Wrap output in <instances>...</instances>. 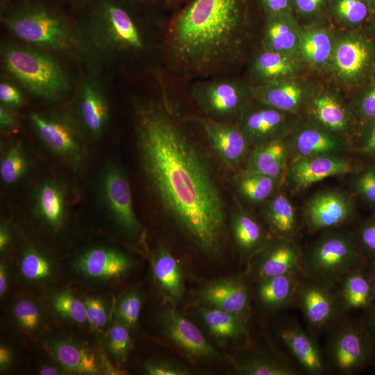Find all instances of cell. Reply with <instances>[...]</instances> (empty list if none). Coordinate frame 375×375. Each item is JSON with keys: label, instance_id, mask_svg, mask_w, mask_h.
I'll return each instance as SVG.
<instances>
[{"label": "cell", "instance_id": "cell-1", "mask_svg": "<svg viewBox=\"0 0 375 375\" xmlns=\"http://www.w3.org/2000/svg\"><path fill=\"white\" fill-rule=\"evenodd\" d=\"M135 144L147 187L165 213L203 253L217 256L226 212L214 167L165 92L133 106Z\"/></svg>", "mask_w": 375, "mask_h": 375}, {"label": "cell", "instance_id": "cell-2", "mask_svg": "<svg viewBox=\"0 0 375 375\" xmlns=\"http://www.w3.org/2000/svg\"><path fill=\"white\" fill-rule=\"evenodd\" d=\"M240 24L238 0H193L169 30L171 55L186 70L220 67L238 47Z\"/></svg>", "mask_w": 375, "mask_h": 375}, {"label": "cell", "instance_id": "cell-3", "mask_svg": "<svg viewBox=\"0 0 375 375\" xmlns=\"http://www.w3.org/2000/svg\"><path fill=\"white\" fill-rule=\"evenodd\" d=\"M123 0H86L77 8L80 51L97 67H109L123 57L142 53L145 36Z\"/></svg>", "mask_w": 375, "mask_h": 375}, {"label": "cell", "instance_id": "cell-4", "mask_svg": "<svg viewBox=\"0 0 375 375\" xmlns=\"http://www.w3.org/2000/svg\"><path fill=\"white\" fill-rule=\"evenodd\" d=\"M57 0H3L1 21L23 44L51 53L80 51L77 20Z\"/></svg>", "mask_w": 375, "mask_h": 375}, {"label": "cell", "instance_id": "cell-5", "mask_svg": "<svg viewBox=\"0 0 375 375\" xmlns=\"http://www.w3.org/2000/svg\"><path fill=\"white\" fill-rule=\"evenodd\" d=\"M5 70L29 93L56 101L70 90L67 74L51 52L23 43H6L1 47Z\"/></svg>", "mask_w": 375, "mask_h": 375}, {"label": "cell", "instance_id": "cell-6", "mask_svg": "<svg viewBox=\"0 0 375 375\" xmlns=\"http://www.w3.org/2000/svg\"><path fill=\"white\" fill-rule=\"evenodd\" d=\"M320 235L303 250L301 271L304 276L337 285L363 256L354 233L335 228Z\"/></svg>", "mask_w": 375, "mask_h": 375}, {"label": "cell", "instance_id": "cell-7", "mask_svg": "<svg viewBox=\"0 0 375 375\" xmlns=\"http://www.w3.org/2000/svg\"><path fill=\"white\" fill-rule=\"evenodd\" d=\"M328 332L324 350L328 372L349 375L372 366L375 353L361 320L344 315Z\"/></svg>", "mask_w": 375, "mask_h": 375}, {"label": "cell", "instance_id": "cell-8", "mask_svg": "<svg viewBox=\"0 0 375 375\" xmlns=\"http://www.w3.org/2000/svg\"><path fill=\"white\" fill-rule=\"evenodd\" d=\"M31 128L42 144L71 167L84 161L85 144L79 126L69 116L60 112L31 111Z\"/></svg>", "mask_w": 375, "mask_h": 375}, {"label": "cell", "instance_id": "cell-9", "mask_svg": "<svg viewBox=\"0 0 375 375\" xmlns=\"http://www.w3.org/2000/svg\"><path fill=\"white\" fill-rule=\"evenodd\" d=\"M97 193L103 210L122 232L133 238L142 233L128 178L118 162L110 161L104 166L99 178Z\"/></svg>", "mask_w": 375, "mask_h": 375}, {"label": "cell", "instance_id": "cell-10", "mask_svg": "<svg viewBox=\"0 0 375 375\" xmlns=\"http://www.w3.org/2000/svg\"><path fill=\"white\" fill-rule=\"evenodd\" d=\"M295 304L300 309L307 329L315 335L328 331L346 315L337 286L303 274Z\"/></svg>", "mask_w": 375, "mask_h": 375}, {"label": "cell", "instance_id": "cell-11", "mask_svg": "<svg viewBox=\"0 0 375 375\" xmlns=\"http://www.w3.org/2000/svg\"><path fill=\"white\" fill-rule=\"evenodd\" d=\"M356 206L347 191L331 188L310 196L301 209L302 220L310 233H322L340 228L354 217Z\"/></svg>", "mask_w": 375, "mask_h": 375}, {"label": "cell", "instance_id": "cell-12", "mask_svg": "<svg viewBox=\"0 0 375 375\" xmlns=\"http://www.w3.org/2000/svg\"><path fill=\"white\" fill-rule=\"evenodd\" d=\"M192 95L206 117L216 121L228 122L239 117L245 107L243 90L231 80L197 83L192 89Z\"/></svg>", "mask_w": 375, "mask_h": 375}, {"label": "cell", "instance_id": "cell-13", "mask_svg": "<svg viewBox=\"0 0 375 375\" xmlns=\"http://www.w3.org/2000/svg\"><path fill=\"white\" fill-rule=\"evenodd\" d=\"M193 119L200 124L210 147L224 165L235 170L244 164L251 146L238 125L206 117H194Z\"/></svg>", "mask_w": 375, "mask_h": 375}, {"label": "cell", "instance_id": "cell-14", "mask_svg": "<svg viewBox=\"0 0 375 375\" xmlns=\"http://www.w3.org/2000/svg\"><path fill=\"white\" fill-rule=\"evenodd\" d=\"M354 171L349 159L342 154H329L292 159L285 176L292 190L301 191L324 179Z\"/></svg>", "mask_w": 375, "mask_h": 375}, {"label": "cell", "instance_id": "cell-15", "mask_svg": "<svg viewBox=\"0 0 375 375\" xmlns=\"http://www.w3.org/2000/svg\"><path fill=\"white\" fill-rule=\"evenodd\" d=\"M278 337L293 361L301 371L310 375L328 372L324 351L316 335L304 329L297 321L287 319L278 331Z\"/></svg>", "mask_w": 375, "mask_h": 375}, {"label": "cell", "instance_id": "cell-16", "mask_svg": "<svg viewBox=\"0 0 375 375\" xmlns=\"http://www.w3.org/2000/svg\"><path fill=\"white\" fill-rule=\"evenodd\" d=\"M303 250L294 238H269L253 257L258 280L301 271Z\"/></svg>", "mask_w": 375, "mask_h": 375}, {"label": "cell", "instance_id": "cell-17", "mask_svg": "<svg viewBox=\"0 0 375 375\" xmlns=\"http://www.w3.org/2000/svg\"><path fill=\"white\" fill-rule=\"evenodd\" d=\"M160 323L165 335L192 358H220L221 355L191 321L172 308L164 309Z\"/></svg>", "mask_w": 375, "mask_h": 375}, {"label": "cell", "instance_id": "cell-18", "mask_svg": "<svg viewBox=\"0 0 375 375\" xmlns=\"http://www.w3.org/2000/svg\"><path fill=\"white\" fill-rule=\"evenodd\" d=\"M77 113L82 127L92 137L98 138L105 132L110 120L108 99L97 75L85 76L79 87Z\"/></svg>", "mask_w": 375, "mask_h": 375}, {"label": "cell", "instance_id": "cell-19", "mask_svg": "<svg viewBox=\"0 0 375 375\" xmlns=\"http://www.w3.org/2000/svg\"><path fill=\"white\" fill-rule=\"evenodd\" d=\"M75 267L78 274L88 280L109 281L128 272L132 260L119 249L96 246L83 251L76 258Z\"/></svg>", "mask_w": 375, "mask_h": 375}, {"label": "cell", "instance_id": "cell-20", "mask_svg": "<svg viewBox=\"0 0 375 375\" xmlns=\"http://www.w3.org/2000/svg\"><path fill=\"white\" fill-rule=\"evenodd\" d=\"M198 301L203 306L219 309L243 319L251 311L250 294L242 278H227L206 285L198 294Z\"/></svg>", "mask_w": 375, "mask_h": 375}, {"label": "cell", "instance_id": "cell-21", "mask_svg": "<svg viewBox=\"0 0 375 375\" xmlns=\"http://www.w3.org/2000/svg\"><path fill=\"white\" fill-rule=\"evenodd\" d=\"M33 210L36 217L48 228L58 231L64 225L67 212V192L58 180L47 178L35 187Z\"/></svg>", "mask_w": 375, "mask_h": 375}, {"label": "cell", "instance_id": "cell-22", "mask_svg": "<svg viewBox=\"0 0 375 375\" xmlns=\"http://www.w3.org/2000/svg\"><path fill=\"white\" fill-rule=\"evenodd\" d=\"M336 286L346 313L356 310L365 312L374 305L370 262L367 259L351 268Z\"/></svg>", "mask_w": 375, "mask_h": 375}, {"label": "cell", "instance_id": "cell-23", "mask_svg": "<svg viewBox=\"0 0 375 375\" xmlns=\"http://www.w3.org/2000/svg\"><path fill=\"white\" fill-rule=\"evenodd\" d=\"M264 105V107L256 108L245 106L238 117L240 123L238 125L251 147L280 138L278 133L284 126V112Z\"/></svg>", "mask_w": 375, "mask_h": 375}, {"label": "cell", "instance_id": "cell-24", "mask_svg": "<svg viewBox=\"0 0 375 375\" xmlns=\"http://www.w3.org/2000/svg\"><path fill=\"white\" fill-rule=\"evenodd\" d=\"M290 156L289 143L278 138L252 147L243 169L282 181Z\"/></svg>", "mask_w": 375, "mask_h": 375}, {"label": "cell", "instance_id": "cell-25", "mask_svg": "<svg viewBox=\"0 0 375 375\" xmlns=\"http://www.w3.org/2000/svg\"><path fill=\"white\" fill-rule=\"evenodd\" d=\"M228 219L234 243L245 257H253L269 238L263 224L242 206L233 208Z\"/></svg>", "mask_w": 375, "mask_h": 375}, {"label": "cell", "instance_id": "cell-26", "mask_svg": "<svg viewBox=\"0 0 375 375\" xmlns=\"http://www.w3.org/2000/svg\"><path fill=\"white\" fill-rule=\"evenodd\" d=\"M47 349L66 371L79 374H98L101 365L97 355L88 347L67 339L49 342Z\"/></svg>", "mask_w": 375, "mask_h": 375}, {"label": "cell", "instance_id": "cell-27", "mask_svg": "<svg viewBox=\"0 0 375 375\" xmlns=\"http://www.w3.org/2000/svg\"><path fill=\"white\" fill-rule=\"evenodd\" d=\"M302 276V272L292 273L258 280V301L271 311L283 310L295 304Z\"/></svg>", "mask_w": 375, "mask_h": 375}, {"label": "cell", "instance_id": "cell-28", "mask_svg": "<svg viewBox=\"0 0 375 375\" xmlns=\"http://www.w3.org/2000/svg\"><path fill=\"white\" fill-rule=\"evenodd\" d=\"M289 145L292 159L342 154L349 148L344 141L335 135L313 127L299 131Z\"/></svg>", "mask_w": 375, "mask_h": 375}, {"label": "cell", "instance_id": "cell-29", "mask_svg": "<svg viewBox=\"0 0 375 375\" xmlns=\"http://www.w3.org/2000/svg\"><path fill=\"white\" fill-rule=\"evenodd\" d=\"M262 215L273 236L294 238L298 233L299 224L296 209L284 192L277 191L264 203Z\"/></svg>", "mask_w": 375, "mask_h": 375}, {"label": "cell", "instance_id": "cell-30", "mask_svg": "<svg viewBox=\"0 0 375 375\" xmlns=\"http://www.w3.org/2000/svg\"><path fill=\"white\" fill-rule=\"evenodd\" d=\"M154 278L162 292L177 303L184 291L183 271L174 255L165 247H160L153 259Z\"/></svg>", "mask_w": 375, "mask_h": 375}, {"label": "cell", "instance_id": "cell-31", "mask_svg": "<svg viewBox=\"0 0 375 375\" xmlns=\"http://www.w3.org/2000/svg\"><path fill=\"white\" fill-rule=\"evenodd\" d=\"M282 181L243 169L233 178V184L238 197L251 205L263 204L277 191Z\"/></svg>", "mask_w": 375, "mask_h": 375}, {"label": "cell", "instance_id": "cell-32", "mask_svg": "<svg viewBox=\"0 0 375 375\" xmlns=\"http://www.w3.org/2000/svg\"><path fill=\"white\" fill-rule=\"evenodd\" d=\"M199 316L209 332L222 340H240L248 334L244 319L228 312L203 306Z\"/></svg>", "mask_w": 375, "mask_h": 375}, {"label": "cell", "instance_id": "cell-33", "mask_svg": "<svg viewBox=\"0 0 375 375\" xmlns=\"http://www.w3.org/2000/svg\"><path fill=\"white\" fill-rule=\"evenodd\" d=\"M19 271L22 277L35 285L47 283L53 278L56 267L51 258L39 248L28 245L22 251Z\"/></svg>", "mask_w": 375, "mask_h": 375}, {"label": "cell", "instance_id": "cell-34", "mask_svg": "<svg viewBox=\"0 0 375 375\" xmlns=\"http://www.w3.org/2000/svg\"><path fill=\"white\" fill-rule=\"evenodd\" d=\"M369 58L366 44L359 40H347L340 42L335 52V62L339 72L347 77L359 74Z\"/></svg>", "mask_w": 375, "mask_h": 375}, {"label": "cell", "instance_id": "cell-35", "mask_svg": "<svg viewBox=\"0 0 375 375\" xmlns=\"http://www.w3.org/2000/svg\"><path fill=\"white\" fill-rule=\"evenodd\" d=\"M246 375H299L301 369L288 358L267 354L256 355L244 360L238 367Z\"/></svg>", "mask_w": 375, "mask_h": 375}, {"label": "cell", "instance_id": "cell-36", "mask_svg": "<svg viewBox=\"0 0 375 375\" xmlns=\"http://www.w3.org/2000/svg\"><path fill=\"white\" fill-rule=\"evenodd\" d=\"M255 97L262 104L283 112H292L301 105L303 92L297 85L289 83L258 89Z\"/></svg>", "mask_w": 375, "mask_h": 375}, {"label": "cell", "instance_id": "cell-37", "mask_svg": "<svg viewBox=\"0 0 375 375\" xmlns=\"http://www.w3.org/2000/svg\"><path fill=\"white\" fill-rule=\"evenodd\" d=\"M29 168V160L26 151L19 142L9 147L0 160V178L6 185L19 182L26 176Z\"/></svg>", "mask_w": 375, "mask_h": 375}, {"label": "cell", "instance_id": "cell-38", "mask_svg": "<svg viewBox=\"0 0 375 375\" xmlns=\"http://www.w3.org/2000/svg\"><path fill=\"white\" fill-rule=\"evenodd\" d=\"M313 107L315 117L327 129L337 132L346 128V110L334 97L328 94L320 96L314 100Z\"/></svg>", "mask_w": 375, "mask_h": 375}, {"label": "cell", "instance_id": "cell-39", "mask_svg": "<svg viewBox=\"0 0 375 375\" xmlns=\"http://www.w3.org/2000/svg\"><path fill=\"white\" fill-rule=\"evenodd\" d=\"M253 68L260 77L271 79L290 74L295 69V64L284 53L267 50L258 56Z\"/></svg>", "mask_w": 375, "mask_h": 375}, {"label": "cell", "instance_id": "cell-40", "mask_svg": "<svg viewBox=\"0 0 375 375\" xmlns=\"http://www.w3.org/2000/svg\"><path fill=\"white\" fill-rule=\"evenodd\" d=\"M51 305L54 311L62 319L79 324L87 322L84 300L69 290L56 293L52 298Z\"/></svg>", "mask_w": 375, "mask_h": 375}, {"label": "cell", "instance_id": "cell-41", "mask_svg": "<svg viewBox=\"0 0 375 375\" xmlns=\"http://www.w3.org/2000/svg\"><path fill=\"white\" fill-rule=\"evenodd\" d=\"M331 48L329 36L322 31L308 32L301 39V50L303 56L315 64L324 62L331 55Z\"/></svg>", "mask_w": 375, "mask_h": 375}, {"label": "cell", "instance_id": "cell-42", "mask_svg": "<svg viewBox=\"0 0 375 375\" xmlns=\"http://www.w3.org/2000/svg\"><path fill=\"white\" fill-rule=\"evenodd\" d=\"M12 315L16 324L26 332L36 331L42 323V310L39 305L30 299L16 301L12 307Z\"/></svg>", "mask_w": 375, "mask_h": 375}, {"label": "cell", "instance_id": "cell-43", "mask_svg": "<svg viewBox=\"0 0 375 375\" xmlns=\"http://www.w3.org/2000/svg\"><path fill=\"white\" fill-rule=\"evenodd\" d=\"M142 305V299L137 290L124 293L120 297L115 310L119 322L128 328L135 326L140 317Z\"/></svg>", "mask_w": 375, "mask_h": 375}, {"label": "cell", "instance_id": "cell-44", "mask_svg": "<svg viewBox=\"0 0 375 375\" xmlns=\"http://www.w3.org/2000/svg\"><path fill=\"white\" fill-rule=\"evenodd\" d=\"M267 38L270 50L281 53L292 49L297 42L293 31L282 22H274L269 24L267 31Z\"/></svg>", "mask_w": 375, "mask_h": 375}, {"label": "cell", "instance_id": "cell-45", "mask_svg": "<svg viewBox=\"0 0 375 375\" xmlns=\"http://www.w3.org/2000/svg\"><path fill=\"white\" fill-rule=\"evenodd\" d=\"M353 233L365 258L375 260V212L361 221Z\"/></svg>", "mask_w": 375, "mask_h": 375}, {"label": "cell", "instance_id": "cell-46", "mask_svg": "<svg viewBox=\"0 0 375 375\" xmlns=\"http://www.w3.org/2000/svg\"><path fill=\"white\" fill-rule=\"evenodd\" d=\"M108 347L110 353L119 360L126 359L131 348V336L128 327L118 322L110 328L108 335Z\"/></svg>", "mask_w": 375, "mask_h": 375}, {"label": "cell", "instance_id": "cell-47", "mask_svg": "<svg viewBox=\"0 0 375 375\" xmlns=\"http://www.w3.org/2000/svg\"><path fill=\"white\" fill-rule=\"evenodd\" d=\"M352 187L360 199L369 207L375 208V166L356 173L352 181Z\"/></svg>", "mask_w": 375, "mask_h": 375}, {"label": "cell", "instance_id": "cell-48", "mask_svg": "<svg viewBox=\"0 0 375 375\" xmlns=\"http://www.w3.org/2000/svg\"><path fill=\"white\" fill-rule=\"evenodd\" d=\"M87 323L94 330H101L108 322V310L106 304L100 298L88 297L84 299Z\"/></svg>", "mask_w": 375, "mask_h": 375}, {"label": "cell", "instance_id": "cell-49", "mask_svg": "<svg viewBox=\"0 0 375 375\" xmlns=\"http://www.w3.org/2000/svg\"><path fill=\"white\" fill-rule=\"evenodd\" d=\"M336 10L338 14L351 24H358L367 15V7L362 0H338Z\"/></svg>", "mask_w": 375, "mask_h": 375}, {"label": "cell", "instance_id": "cell-50", "mask_svg": "<svg viewBox=\"0 0 375 375\" xmlns=\"http://www.w3.org/2000/svg\"><path fill=\"white\" fill-rule=\"evenodd\" d=\"M145 372L149 375H186L188 370L172 362L151 360L144 365Z\"/></svg>", "mask_w": 375, "mask_h": 375}, {"label": "cell", "instance_id": "cell-51", "mask_svg": "<svg viewBox=\"0 0 375 375\" xmlns=\"http://www.w3.org/2000/svg\"><path fill=\"white\" fill-rule=\"evenodd\" d=\"M0 101L1 104L14 108L22 103L23 96L18 88L3 80L0 83Z\"/></svg>", "mask_w": 375, "mask_h": 375}, {"label": "cell", "instance_id": "cell-52", "mask_svg": "<svg viewBox=\"0 0 375 375\" xmlns=\"http://www.w3.org/2000/svg\"><path fill=\"white\" fill-rule=\"evenodd\" d=\"M358 112L365 119H375V87L363 96L358 106Z\"/></svg>", "mask_w": 375, "mask_h": 375}, {"label": "cell", "instance_id": "cell-53", "mask_svg": "<svg viewBox=\"0 0 375 375\" xmlns=\"http://www.w3.org/2000/svg\"><path fill=\"white\" fill-rule=\"evenodd\" d=\"M17 125L16 115L14 108L0 105V128L3 131L14 130Z\"/></svg>", "mask_w": 375, "mask_h": 375}, {"label": "cell", "instance_id": "cell-54", "mask_svg": "<svg viewBox=\"0 0 375 375\" xmlns=\"http://www.w3.org/2000/svg\"><path fill=\"white\" fill-rule=\"evenodd\" d=\"M360 320L375 353V306L365 311Z\"/></svg>", "mask_w": 375, "mask_h": 375}, {"label": "cell", "instance_id": "cell-55", "mask_svg": "<svg viewBox=\"0 0 375 375\" xmlns=\"http://www.w3.org/2000/svg\"><path fill=\"white\" fill-rule=\"evenodd\" d=\"M358 149L365 155L375 157V119L363 138Z\"/></svg>", "mask_w": 375, "mask_h": 375}, {"label": "cell", "instance_id": "cell-56", "mask_svg": "<svg viewBox=\"0 0 375 375\" xmlns=\"http://www.w3.org/2000/svg\"><path fill=\"white\" fill-rule=\"evenodd\" d=\"M12 233L9 226L1 223L0 226V252L3 253L6 252L12 242Z\"/></svg>", "mask_w": 375, "mask_h": 375}, {"label": "cell", "instance_id": "cell-57", "mask_svg": "<svg viewBox=\"0 0 375 375\" xmlns=\"http://www.w3.org/2000/svg\"><path fill=\"white\" fill-rule=\"evenodd\" d=\"M297 8L304 13H312L319 9L324 0H295Z\"/></svg>", "mask_w": 375, "mask_h": 375}, {"label": "cell", "instance_id": "cell-58", "mask_svg": "<svg viewBox=\"0 0 375 375\" xmlns=\"http://www.w3.org/2000/svg\"><path fill=\"white\" fill-rule=\"evenodd\" d=\"M12 361V353L11 349L4 344L0 346V369L1 371L6 370Z\"/></svg>", "mask_w": 375, "mask_h": 375}, {"label": "cell", "instance_id": "cell-59", "mask_svg": "<svg viewBox=\"0 0 375 375\" xmlns=\"http://www.w3.org/2000/svg\"><path fill=\"white\" fill-rule=\"evenodd\" d=\"M265 6L274 13L285 11L289 5L288 0H262Z\"/></svg>", "mask_w": 375, "mask_h": 375}, {"label": "cell", "instance_id": "cell-60", "mask_svg": "<svg viewBox=\"0 0 375 375\" xmlns=\"http://www.w3.org/2000/svg\"><path fill=\"white\" fill-rule=\"evenodd\" d=\"M6 265L1 262L0 265V297L5 295L8 285V273Z\"/></svg>", "mask_w": 375, "mask_h": 375}, {"label": "cell", "instance_id": "cell-61", "mask_svg": "<svg viewBox=\"0 0 375 375\" xmlns=\"http://www.w3.org/2000/svg\"><path fill=\"white\" fill-rule=\"evenodd\" d=\"M61 372L60 369L53 365L43 366L38 371V374L41 375H56L62 374Z\"/></svg>", "mask_w": 375, "mask_h": 375}, {"label": "cell", "instance_id": "cell-62", "mask_svg": "<svg viewBox=\"0 0 375 375\" xmlns=\"http://www.w3.org/2000/svg\"><path fill=\"white\" fill-rule=\"evenodd\" d=\"M369 262H370L371 282H372V292H373L374 301V306H375V260L369 261Z\"/></svg>", "mask_w": 375, "mask_h": 375}, {"label": "cell", "instance_id": "cell-63", "mask_svg": "<svg viewBox=\"0 0 375 375\" xmlns=\"http://www.w3.org/2000/svg\"><path fill=\"white\" fill-rule=\"evenodd\" d=\"M60 2H67L69 4L74 6L76 8L79 7L82 5L86 0H57Z\"/></svg>", "mask_w": 375, "mask_h": 375}, {"label": "cell", "instance_id": "cell-64", "mask_svg": "<svg viewBox=\"0 0 375 375\" xmlns=\"http://www.w3.org/2000/svg\"><path fill=\"white\" fill-rule=\"evenodd\" d=\"M372 367H374L375 368V359H374V362L372 364Z\"/></svg>", "mask_w": 375, "mask_h": 375}]
</instances>
